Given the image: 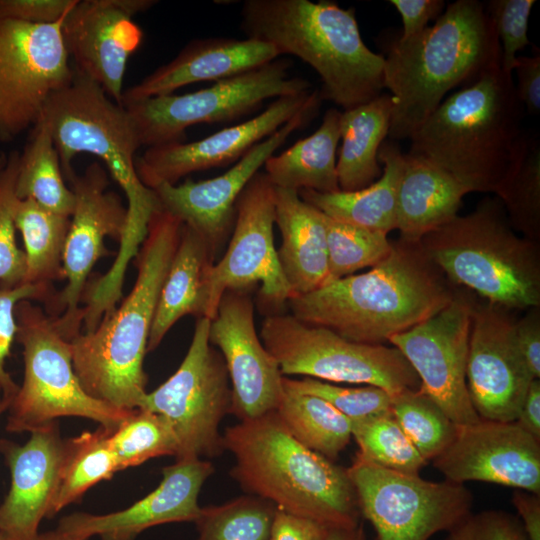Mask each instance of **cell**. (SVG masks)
Wrapping results in <instances>:
<instances>
[{"mask_svg":"<svg viewBox=\"0 0 540 540\" xmlns=\"http://www.w3.org/2000/svg\"><path fill=\"white\" fill-rule=\"evenodd\" d=\"M291 62L277 58L195 92L151 97L122 105L140 146L181 142L188 127L229 123L254 113L264 101L312 91L309 81L290 75Z\"/></svg>","mask_w":540,"mask_h":540,"instance_id":"8fae6325","label":"cell"},{"mask_svg":"<svg viewBox=\"0 0 540 540\" xmlns=\"http://www.w3.org/2000/svg\"><path fill=\"white\" fill-rule=\"evenodd\" d=\"M62 20L33 24L0 19V141L10 142L41 119L49 98L74 70Z\"/></svg>","mask_w":540,"mask_h":540,"instance_id":"9a60e30c","label":"cell"},{"mask_svg":"<svg viewBox=\"0 0 540 540\" xmlns=\"http://www.w3.org/2000/svg\"><path fill=\"white\" fill-rule=\"evenodd\" d=\"M450 284L464 286L505 310L540 306L538 243L519 237L504 207L486 198L418 241Z\"/></svg>","mask_w":540,"mask_h":540,"instance_id":"52a82bcc","label":"cell"},{"mask_svg":"<svg viewBox=\"0 0 540 540\" xmlns=\"http://www.w3.org/2000/svg\"><path fill=\"white\" fill-rule=\"evenodd\" d=\"M496 196L513 230L537 243L540 237V142L528 133Z\"/></svg>","mask_w":540,"mask_h":540,"instance_id":"8d00e7d4","label":"cell"},{"mask_svg":"<svg viewBox=\"0 0 540 540\" xmlns=\"http://www.w3.org/2000/svg\"><path fill=\"white\" fill-rule=\"evenodd\" d=\"M38 540H76L75 538L55 529L46 533L39 534Z\"/></svg>","mask_w":540,"mask_h":540,"instance_id":"6f0895ef","label":"cell"},{"mask_svg":"<svg viewBox=\"0 0 540 540\" xmlns=\"http://www.w3.org/2000/svg\"><path fill=\"white\" fill-rule=\"evenodd\" d=\"M473 305L469 297L456 292L438 313L388 340L412 366L420 388L458 425L481 419L466 383Z\"/></svg>","mask_w":540,"mask_h":540,"instance_id":"e0dca14e","label":"cell"},{"mask_svg":"<svg viewBox=\"0 0 540 540\" xmlns=\"http://www.w3.org/2000/svg\"><path fill=\"white\" fill-rule=\"evenodd\" d=\"M418 241L400 238L365 273L330 281L289 301L300 321L345 339L383 344L446 307L456 294Z\"/></svg>","mask_w":540,"mask_h":540,"instance_id":"6da1fadb","label":"cell"},{"mask_svg":"<svg viewBox=\"0 0 540 540\" xmlns=\"http://www.w3.org/2000/svg\"><path fill=\"white\" fill-rule=\"evenodd\" d=\"M404 153L393 142L383 143L378 160L384 164L381 176L356 191L319 193L298 191L302 200L326 216L347 224L388 234L397 227V189Z\"/></svg>","mask_w":540,"mask_h":540,"instance_id":"f1b7e54d","label":"cell"},{"mask_svg":"<svg viewBox=\"0 0 540 540\" xmlns=\"http://www.w3.org/2000/svg\"><path fill=\"white\" fill-rule=\"evenodd\" d=\"M155 0H77L62 20L61 32L74 71L98 84L121 104L130 56L143 33L132 17Z\"/></svg>","mask_w":540,"mask_h":540,"instance_id":"d6986e66","label":"cell"},{"mask_svg":"<svg viewBox=\"0 0 540 540\" xmlns=\"http://www.w3.org/2000/svg\"><path fill=\"white\" fill-rule=\"evenodd\" d=\"M319 91L274 99L260 114L193 142H173L148 147L135 160L140 181L150 189L177 184L181 178L197 171L237 162L249 149L275 133L294 116L315 105H321Z\"/></svg>","mask_w":540,"mask_h":540,"instance_id":"7402d4cb","label":"cell"},{"mask_svg":"<svg viewBox=\"0 0 540 540\" xmlns=\"http://www.w3.org/2000/svg\"><path fill=\"white\" fill-rule=\"evenodd\" d=\"M321 105L307 108L275 133L249 149L227 172L202 181L160 184L153 188L159 208L190 227L214 254L232 233L235 205L242 190L274 152L296 130L318 114Z\"/></svg>","mask_w":540,"mask_h":540,"instance_id":"ac0fdd59","label":"cell"},{"mask_svg":"<svg viewBox=\"0 0 540 540\" xmlns=\"http://www.w3.org/2000/svg\"><path fill=\"white\" fill-rule=\"evenodd\" d=\"M512 75L501 64L452 93L410 137L408 153L427 159L470 192L495 195L526 132Z\"/></svg>","mask_w":540,"mask_h":540,"instance_id":"3957f363","label":"cell"},{"mask_svg":"<svg viewBox=\"0 0 540 540\" xmlns=\"http://www.w3.org/2000/svg\"><path fill=\"white\" fill-rule=\"evenodd\" d=\"M321 540H368L362 523L353 528H328Z\"/></svg>","mask_w":540,"mask_h":540,"instance_id":"9f6ffc18","label":"cell"},{"mask_svg":"<svg viewBox=\"0 0 540 540\" xmlns=\"http://www.w3.org/2000/svg\"><path fill=\"white\" fill-rule=\"evenodd\" d=\"M77 0H0V19L51 24L63 19Z\"/></svg>","mask_w":540,"mask_h":540,"instance_id":"c3c4849f","label":"cell"},{"mask_svg":"<svg viewBox=\"0 0 540 540\" xmlns=\"http://www.w3.org/2000/svg\"><path fill=\"white\" fill-rule=\"evenodd\" d=\"M48 127L67 179L79 153L97 156L127 199V231L142 233L159 204L139 179L135 153L140 148L129 114L95 82L74 71L71 81L48 100L41 119Z\"/></svg>","mask_w":540,"mask_h":540,"instance_id":"ba28073f","label":"cell"},{"mask_svg":"<svg viewBox=\"0 0 540 540\" xmlns=\"http://www.w3.org/2000/svg\"><path fill=\"white\" fill-rule=\"evenodd\" d=\"M15 316L24 377L8 409L9 432H32L68 416L113 429L133 412L113 407L84 390L73 368L71 342L43 309L23 300L17 304Z\"/></svg>","mask_w":540,"mask_h":540,"instance_id":"9c48e42d","label":"cell"},{"mask_svg":"<svg viewBox=\"0 0 540 540\" xmlns=\"http://www.w3.org/2000/svg\"><path fill=\"white\" fill-rule=\"evenodd\" d=\"M215 254L194 230L182 225L178 246L160 290L147 352L154 351L185 315L203 317L204 283Z\"/></svg>","mask_w":540,"mask_h":540,"instance_id":"f546056e","label":"cell"},{"mask_svg":"<svg viewBox=\"0 0 540 540\" xmlns=\"http://www.w3.org/2000/svg\"><path fill=\"white\" fill-rule=\"evenodd\" d=\"M15 194L18 199H31L51 211L72 215L74 195L65 183L58 151L42 120L33 127L19 155Z\"/></svg>","mask_w":540,"mask_h":540,"instance_id":"e575fe53","label":"cell"},{"mask_svg":"<svg viewBox=\"0 0 540 540\" xmlns=\"http://www.w3.org/2000/svg\"><path fill=\"white\" fill-rule=\"evenodd\" d=\"M279 57L271 44L256 39H194L173 60L123 91L121 105L173 94L175 90L195 82L224 80Z\"/></svg>","mask_w":540,"mask_h":540,"instance_id":"484cf974","label":"cell"},{"mask_svg":"<svg viewBox=\"0 0 540 540\" xmlns=\"http://www.w3.org/2000/svg\"><path fill=\"white\" fill-rule=\"evenodd\" d=\"M392 108V98L385 93L341 112L342 144L336 161L341 191L363 189L381 176L378 152L389 133Z\"/></svg>","mask_w":540,"mask_h":540,"instance_id":"4dcf8cb0","label":"cell"},{"mask_svg":"<svg viewBox=\"0 0 540 540\" xmlns=\"http://www.w3.org/2000/svg\"><path fill=\"white\" fill-rule=\"evenodd\" d=\"M53 294L51 285L24 283L7 286L0 283V400H12L19 388L6 370V360L16 340L15 308L23 300L47 302Z\"/></svg>","mask_w":540,"mask_h":540,"instance_id":"bcb514c9","label":"cell"},{"mask_svg":"<svg viewBox=\"0 0 540 540\" xmlns=\"http://www.w3.org/2000/svg\"><path fill=\"white\" fill-rule=\"evenodd\" d=\"M210 322L197 318L179 368L147 392L138 408L169 421L178 441L176 460L213 458L224 452L219 425L231 411L232 389L223 356L209 342Z\"/></svg>","mask_w":540,"mask_h":540,"instance_id":"4fadbf2b","label":"cell"},{"mask_svg":"<svg viewBox=\"0 0 540 540\" xmlns=\"http://www.w3.org/2000/svg\"><path fill=\"white\" fill-rule=\"evenodd\" d=\"M222 445L234 457L230 476L247 494L326 528L360 524L347 468L298 442L275 411L227 427Z\"/></svg>","mask_w":540,"mask_h":540,"instance_id":"5b68a950","label":"cell"},{"mask_svg":"<svg viewBox=\"0 0 540 540\" xmlns=\"http://www.w3.org/2000/svg\"><path fill=\"white\" fill-rule=\"evenodd\" d=\"M275 224L282 237L278 261L293 296L326 285L330 276L323 213L298 191L275 187Z\"/></svg>","mask_w":540,"mask_h":540,"instance_id":"4316f807","label":"cell"},{"mask_svg":"<svg viewBox=\"0 0 540 540\" xmlns=\"http://www.w3.org/2000/svg\"><path fill=\"white\" fill-rule=\"evenodd\" d=\"M467 189L425 158L404 154L397 189V227L401 238L419 241L455 216Z\"/></svg>","mask_w":540,"mask_h":540,"instance_id":"83f0119b","label":"cell"},{"mask_svg":"<svg viewBox=\"0 0 540 540\" xmlns=\"http://www.w3.org/2000/svg\"><path fill=\"white\" fill-rule=\"evenodd\" d=\"M74 195V208L63 252L65 287L46 302L49 316L61 335L72 341L81 333L80 302L88 276L96 262L111 255L104 239L122 240L128 222L127 206L114 191L108 190L105 168L97 162L85 171L67 178Z\"/></svg>","mask_w":540,"mask_h":540,"instance_id":"2e32d148","label":"cell"},{"mask_svg":"<svg viewBox=\"0 0 540 540\" xmlns=\"http://www.w3.org/2000/svg\"><path fill=\"white\" fill-rule=\"evenodd\" d=\"M276 506L260 497L243 495L201 508L196 540H269Z\"/></svg>","mask_w":540,"mask_h":540,"instance_id":"f35d334b","label":"cell"},{"mask_svg":"<svg viewBox=\"0 0 540 540\" xmlns=\"http://www.w3.org/2000/svg\"><path fill=\"white\" fill-rule=\"evenodd\" d=\"M516 347L528 370L536 379L540 377V311L531 308L514 323Z\"/></svg>","mask_w":540,"mask_h":540,"instance_id":"681fc988","label":"cell"},{"mask_svg":"<svg viewBox=\"0 0 540 540\" xmlns=\"http://www.w3.org/2000/svg\"><path fill=\"white\" fill-rule=\"evenodd\" d=\"M359 457L386 469L419 474L427 464L392 413L351 420Z\"/></svg>","mask_w":540,"mask_h":540,"instance_id":"ab89813d","label":"cell"},{"mask_svg":"<svg viewBox=\"0 0 540 540\" xmlns=\"http://www.w3.org/2000/svg\"><path fill=\"white\" fill-rule=\"evenodd\" d=\"M19 155L12 151L0 170V283L7 286L24 284L26 272L25 255L17 245L14 222Z\"/></svg>","mask_w":540,"mask_h":540,"instance_id":"ee69618b","label":"cell"},{"mask_svg":"<svg viewBox=\"0 0 540 540\" xmlns=\"http://www.w3.org/2000/svg\"><path fill=\"white\" fill-rule=\"evenodd\" d=\"M241 31L292 55L319 75L322 100L348 110L380 94L385 59L362 40L353 8L331 1L246 0Z\"/></svg>","mask_w":540,"mask_h":540,"instance_id":"8992f818","label":"cell"},{"mask_svg":"<svg viewBox=\"0 0 540 540\" xmlns=\"http://www.w3.org/2000/svg\"><path fill=\"white\" fill-rule=\"evenodd\" d=\"M432 463L455 483L481 481L540 494V440L515 421L457 424L454 440Z\"/></svg>","mask_w":540,"mask_h":540,"instance_id":"603a6c76","label":"cell"},{"mask_svg":"<svg viewBox=\"0 0 540 540\" xmlns=\"http://www.w3.org/2000/svg\"><path fill=\"white\" fill-rule=\"evenodd\" d=\"M274 224L275 187L259 171L237 199L231 240L224 256L207 272L203 317L215 318L226 291L247 290L256 283H260V303L274 312L293 297L278 261Z\"/></svg>","mask_w":540,"mask_h":540,"instance_id":"5bb4252c","label":"cell"},{"mask_svg":"<svg viewBox=\"0 0 540 540\" xmlns=\"http://www.w3.org/2000/svg\"><path fill=\"white\" fill-rule=\"evenodd\" d=\"M347 470L360 515L373 526L376 540H429L472 513L473 495L464 484L429 481L358 455Z\"/></svg>","mask_w":540,"mask_h":540,"instance_id":"7c38bea8","label":"cell"},{"mask_svg":"<svg viewBox=\"0 0 540 540\" xmlns=\"http://www.w3.org/2000/svg\"><path fill=\"white\" fill-rule=\"evenodd\" d=\"M19 445L0 440L11 484L0 505V531L7 540H38L39 524L49 518L66 452L56 421L32 432Z\"/></svg>","mask_w":540,"mask_h":540,"instance_id":"d4e9b609","label":"cell"},{"mask_svg":"<svg viewBox=\"0 0 540 540\" xmlns=\"http://www.w3.org/2000/svg\"><path fill=\"white\" fill-rule=\"evenodd\" d=\"M110 443L119 471L161 456H177L178 441L169 421L161 414L134 409L111 430Z\"/></svg>","mask_w":540,"mask_h":540,"instance_id":"60d3db41","label":"cell"},{"mask_svg":"<svg viewBox=\"0 0 540 540\" xmlns=\"http://www.w3.org/2000/svg\"><path fill=\"white\" fill-rule=\"evenodd\" d=\"M215 472L204 459H182L162 469V480L151 493L130 507L113 513L95 515L85 512L63 517L59 531L88 540H134L144 530L166 523L195 522L201 513L200 490Z\"/></svg>","mask_w":540,"mask_h":540,"instance_id":"cb8c5ba5","label":"cell"},{"mask_svg":"<svg viewBox=\"0 0 540 540\" xmlns=\"http://www.w3.org/2000/svg\"><path fill=\"white\" fill-rule=\"evenodd\" d=\"M514 71L517 75L516 95L523 106L533 115L540 111V54L516 58Z\"/></svg>","mask_w":540,"mask_h":540,"instance_id":"816d5d0a","label":"cell"},{"mask_svg":"<svg viewBox=\"0 0 540 540\" xmlns=\"http://www.w3.org/2000/svg\"><path fill=\"white\" fill-rule=\"evenodd\" d=\"M12 400H0V415L9 409Z\"/></svg>","mask_w":540,"mask_h":540,"instance_id":"680465c9","label":"cell"},{"mask_svg":"<svg viewBox=\"0 0 540 540\" xmlns=\"http://www.w3.org/2000/svg\"><path fill=\"white\" fill-rule=\"evenodd\" d=\"M0 540H7V539L5 538V536L2 534L1 531H0Z\"/></svg>","mask_w":540,"mask_h":540,"instance_id":"94428289","label":"cell"},{"mask_svg":"<svg viewBox=\"0 0 540 540\" xmlns=\"http://www.w3.org/2000/svg\"><path fill=\"white\" fill-rule=\"evenodd\" d=\"M327 529L314 520L276 508L269 540H321Z\"/></svg>","mask_w":540,"mask_h":540,"instance_id":"f5cc1de1","label":"cell"},{"mask_svg":"<svg viewBox=\"0 0 540 540\" xmlns=\"http://www.w3.org/2000/svg\"><path fill=\"white\" fill-rule=\"evenodd\" d=\"M275 412L298 442L331 461L352 438L351 420L320 397L284 387Z\"/></svg>","mask_w":540,"mask_h":540,"instance_id":"836d02e7","label":"cell"},{"mask_svg":"<svg viewBox=\"0 0 540 540\" xmlns=\"http://www.w3.org/2000/svg\"><path fill=\"white\" fill-rule=\"evenodd\" d=\"M323 215L330 281L349 276L365 267H373L389 255L392 242L386 233L347 224Z\"/></svg>","mask_w":540,"mask_h":540,"instance_id":"b9f144b4","label":"cell"},{"mask_svg":"<svg viewBox=\"0 0 540 540\" xmlns=\"http://www.w3.org/2000/svg\"><path fill=\"white\" fill-rule=\"evenodd\" d=\"M384 59L383 86L393 102L388 136L404 140L410 139L448 92L501 64V48L486 5L457 0L432 26L391 42Z\"/></svg>","mask_w":540,"mask_h":540,"instance_id":"7a4b0ae2","label":"cell"},{"mask_svg":"<svg viewBox=\"0 0 540 540\" xmlns=\"http://www.w3.org/2000/svg\"><path fill=\"white\" fill-rule=\"evenodd\" d=\"M14 222L24 244V283L51 285L53 281L64 279L62 262L70 217L34 200L17 198Z\"/></svg>","mask_w":540,"mask_h":540,"instance_id":"d6a6232c","label":"cell"},{"mask_svg":"<svg viewBox=\"0 0 540 540\" xmlns=\"http://www.w3.org/2000/svg\"><path fill=\"white\" fill-rule=\"evenodd\" d=\"M209 342L219 348L232 389L230 413L239 421L275 411L284 395L283 374L264 347L246 290L226 291L210 322Z\"/></svg>","mask_w":540,"mask_h":540,"instance_id":"ffe728a7","label":"cell"},{"mask_svg":"<svg viewBox=\"0 0 540 540\" xmlns=\"http://www.w3.org/2000/svg\"><path fill=\"white\" fill-rule=\"evenodd\" d=\"M283 386L322 398L350 420L392 413L391 395L376 386L346 388L311 377L301 380L284 377Z\"/></svg>","mask_w":540,"mask_h":540,"instance_id":"7bdbcfd3","label":"cell"},{"mask_svg":"<svg viewBox=\"0 0 540 540\" xmlns=\"http://www.w3.org/2000/svg\"><path fill=\"white\" fill-rule=\"evenodd\" d=\"M515 422L527 433L540 440V380L533 379Z\"/></svg>","mask_w":540,"mask_h":540,"instance_id":"11a10c76","label":"cell"},{"mask_svg":"<svg viewBox=\"0 0 540 540\" xmlns=\"http://www.w3.org/2000/svg\"><path fill=\"white\" fill-rule=\"evenodd\" d=\"M7 159L8 156L5 153L0 152V170L6 165Z\"/></svg>","mask_w":540,"mask_h":540,"instance_id":"91938a15","label":"cell"},{"mask_svg":"<svg viewBox=\"0 0 540 540\" xmlns=\"http://www.w3.org/2000/svg\"><path fill=\"white\" fill-rule=\"evenodd\" d=\"M512 503L529 540H540V494L515 489Z\"/></svg>","mask_w":540,"mask_h":540,"instance_id":"db71d44e","label":"cell"},{"mask_svg":"<svg viewBox=\"0 0 540 540\" xmlns=\"http://www.w3.org/2000/svg\"><path fill=\"white\" fill-rule=\"evenodd\" d=\"M402 18L401 39H407L424 30L429 21L436 20L444 11L443 0H390Z\"/></svg>","mask_w":540,"mask_h":540,"instance_id":"f907efd6","label":"cell"},{"mask_svg":"<svg viewBox=\"0 0 540 540\" xmlns=\"http://www.w3.org/2000/svg\"><path fill=\"white\" fill-rule=\"evenodd\" d=\"M390 395L392 415L426 461L452 443L457 424L420 387Z\"/></svg>","mask_w":540,"mask_h":540,"instance_id":"74e56055","label":"cell"},{"mask_svg":"<svg viewBox=\"0 0 540 540\" xmlns=\"http://www.w3.org/2000/svg\"><path fill=\"white\" fill-rule=\"evenodd\" d=\"M446 540H529L519 517L503 510L469 514Z\"/></svg>","mask_w":540,"mask_h":540,"instance_id":"7dc6e473","label":"cell"},{"mask_svg":"<svg viewBox=\"0 0 540 540\" xmlns=\"http://www.w3.org/2000/svg\"><path fill=\"white\" fill-rule=\"evenodd\" d=\"M535 0H492L486 5L501 48L502 70L512 75L516 53L530 44L528 22Z\"/></svg>","mask_w":540,"mask_h":540,"instance_id":"f6af8a7d","label":"cell"},{"mask_svg":"<svg viewBox=\"0 0 540 540\" xmlns=\"http://www.w3.org/2000/svg\"><path fill=\"white\" fill-rule=\"evenodd\" d=\"M501 307L475 304L469 334L466 383L481 419L513 422L533 379L514 339L515 321Z\"/></svg>","mask_w":540,"mask_h":540,"instance_id":"44dd1931","label":"cell"},{"mask_svg":"<svg viewBox=\"0 0 540 540\" xmlns=\"http://www.w3.org/2000/svg\"><path fill=\"white\" fill-rule=\"evenodd\" d=\"M341 112L336 108L328 109L313 134L266 160L264 173L274 187L319 193L340 191L336 152L340 141Z\"/></svg>","mask_w":540,"mask_h":540,"instance_id":"1f68e13d","label":"cell"},{"mask_svg":"<svg viewBox=\"0 0 540 540\" xmlns=\"http://www.w3.org/2000/svg\"><path fill=\"white\" fill-rule=\"evenodd\" d=\"M111 430L99 426L95 431H84L66 439L65 457L49 518L78 501L95 484L119 472L110 443Z\"/></svg>","mask_w":540,"mask_h":540,"instance_id":"d590c367","label":"cell"},{"mask_svg":"<svg viewBox=\"0 0 540 540\" xmlns=\"http://www.w3.org/2000/svg\"><path fill=\"white\" fill-rule=\"evenodd\" d=\"M260 338L283 375L367 384L389 394L420 387L418 375L394 346L353 342L330 329L304 323L292 314L267 316Z\"/></svg>","mask_w":540,"mask_h":540,"instance_id":"30bf717a","label":"cell"},{"mask_svg":"<svg viewBox=\"0 0 540 540\" xmlns=\"http://www.w3.org/2000/svg\"><path fill=\"white\" fill-rule=\"evenodd\" d=\"M183 223L155 210L137 254V278L120 307L71 341L74 371L84 390L113 407L138 409L145 397L144 356L153 318Z\"/></svg>","mask_w":540,"mask_h":540,"instance_id":"277c9868","label":"cell"}]
</instances>
